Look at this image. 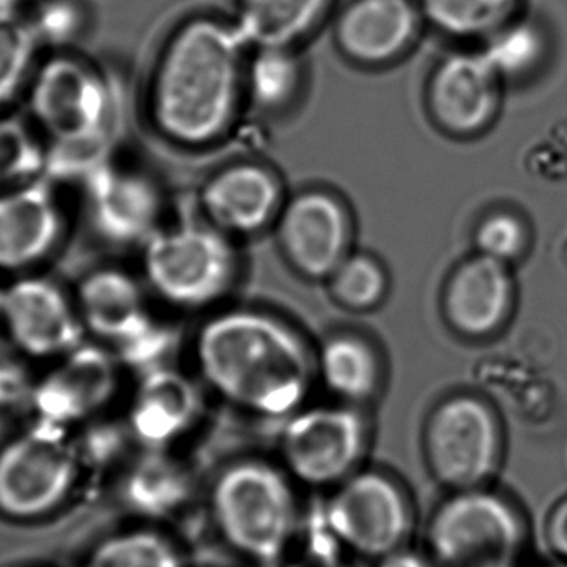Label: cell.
Wrapping results in <instances>:
<instances>
[{
    "mask_svg": "<svg viewBox=\"0 0 567 567\" xmlns=\"http://www.w3.org/2000/svg\"><path fill=\"white\" fill-rule=\"evenodd\" d=\"M248 52L234 19L181 22L158 49L145 87V111L158 137L190 151L221 141L245 97Z\"/></svg>",
    "mask_w": 567,
    "mask_h": 567,
    "instance_id": "obj_1",
    "label": "cell"
},
{
    "mask_svg": "<svg viewBox=\"0 0 567 567\" xmlns=\"http://www.w3.org/2000/svg\"><path fill=\"white\" fill-rule=\"evenodd\" d=\"M194 358L205 383L235 408L261 417L293 414L313 381L303 338L280 318L228 308L204 321Z\"/></svg>",
    "mask_w": 567,
    "mask_h": 567,
    "instance_id": "obj_2",
    "label": "cell"
},
{
    "mask_svg": "<svg viewBox=\"0 0 567 567\" xmlns=\"http://www.w3.org/2000/svg\"><path fill=\"white\" fill-rule=\"evenodd\" d=\"M29 121L48 142L44 181L81 188L117 161L124 95L114 75L74 51L39 61L24 92Z\"/></svg>",
    "mask_w": 567,
    "mask_h": 567,
    "instance_id": "obj_3",
    "label": "cell"
},
{
    "mask_svg": "<svg viewBox=\"0 0 567 567\" xmlns=\"http://www.w3.org/2000/svg\"><path fill=\"white\" fill-rule=\"evenodd\" d=\"M141 278L174 310H207L224 300L240 271L235 238L200 215L168 221L141 248Z\"/></svg>",
    "mask_w": 567,
    "mask_h": 567,
    "instance_id": "obj_4",
    "label": "cell"
},
{
    "mask_svg": "<svg viewBox=\"0 0 567 567\" xmlns=\"http://www.w3.org/2000/svg\"><path fill=\"white\" fill-rule=\"evenodd\" d=\"M210 506L228 546L265 566L287 549L300 527L290 481L267 461L225 467L212 486Z\"/></svg>",
    "mask_w": 567,
    "mask_h": 567,
    "instance_id": "obj_5",
    "label": "cell"
},
{
    "mask_svg": "<svg viewBox=\"0 0 567 567\" xmlns=\"http://www.w3.org/2000/svg\"><path fill=\"white\" fill-rule=\"evenodd\" d=\"M72 431L35 421L0 446V516L35 520L61 509L84 474Z\"/></svg>",
    "mask_w": 567,
    "mask_h": 567,
    "instance_id": "obj_6",
    "label": "cell"
},
{
    "mask_svg": "<svg viewBox=\"0 0 567 567\" xmlns=\"http://www.w3.org/2000/svg\"><path fill=\"white\" fill-rule=\"evenodd\" d=\"M526 526L499 494L457 491L433 514L427 544L440 567H516Z\"/></svg>",
    "mask_w": 567,
    "mask_h": 567,
    "instance_id": "obj_7",
    "label": "cell"
},
{
    "mask_svg": "<svg viewBox=\"0 0 567 567\" xmlns=\"http://www.w3.org/2000/svg\"><path fill=\"white\" fill-rule=\"evenodd\" d=\"M424 454L444 486L456 493L483 487L499 464V423L484 401L467 394L450 398L427 420Z\"/></svg>",
    "mask_w": 567,
    "mask_h": 567,
    "instance_id": "obj_8",
    "label": "cell"
},
{
    "mask_svg": "<svg viewBox=\"0 0 567 567\" xmlns=\"http://www.w3.org/2000/svg\"><path fill=\"white\" fill-rule=\"evenodd\" d=\"M81 194L92 231L109 247L141 250L167 224V195L145 168L114 161Z\"/></svg>",
    "mask_w": 567,
    "mask_h": 567,
    "instance_id": "obj_9",
    "label": "cell"
},
{
    "mask_svg": "<svg viewBox=\"0 0 567 567\" xmlns=\"http://www.w3.org/2000/svg\"><path fill=\"white\" fill-rule=\"evenodd\" d=\"M334 539L364 557L401 549L411 529V507L403 489L386 474L363 471L347 477L323 514Z\"/></svg>",
    "mask_w": 567,
    "mask_h": 567,
    "instance_id": "obj_10",
    "label": "cell"
},
{
    "mask_svg": "<svg viewBox=\"0 0 567 567\" xmlns=\"http://www.w3.org/2000/svg\"><path fill=\"white\" fill-rule=\"evenodd\" d=\"M0 331L25 358L49 361L64 357L87 338L74 295L35 271L2 285Z\"/></svg>",
    "mask_w": 567,
    "mask_h": 567,
    "instance_id": "obj_11",
    "label": "cell"
},
{
    "mask_svg": "<svg viewBox=\"0 0 567 567\" xmlns=\"http://www.w3.org/2000/svg\"><path fill=\"white\" fill-rule=\"evenodd\" d=\"M124 364L105 344L87 340L64 357L35 381L31 411L35 421L74 427L104 413L122 384Z\"/></svg>",
    "mask_w": 567,
    "mask_h": 567,
    "instance_id": "obj_12",
    "label": "cell"
},
{
    "mask_svg": "<svg viewBox=\"0 0 567 567\" xmlns=\"http://www.w3.org/2000/svg\"><path fill=\"white\" fill-rule=\"evenodd\" d=\"M367 444V423L351 406H315L293 414L281 434L288 473L324 487L351 476Z\"/></svg>",
    "mask_w": 567,
    "mask_h": 567,
    "instance_id": "obj_13",
    "label": "cell"
},
{
    "mask_svg": "<svg viewBox=\"0 0 567 567\" xmlns=\"http://www.w3.org/2000/svg\"><path fill=\"white\" fill-rule=\"evenodd\" d=\"M68 235L59 188L48 181L0 190V275L34 274Z\"/></svg>",
    "mask_w": 567,
    "mask_h": 567,
    "instance_id": "obj_14",
    "label": "cell"
},
{
    "mask_svg": "<svg viewBox=\"0 0 567 567\" xmlns=\"http://www.w3.org/2000/svg\"><path fill=\"white\" fill-rule=\"evenodd\" d=\"M72 295L87 337L91 334L117 357L158 323L144 280L117 265L87 271Z\"/></svg>",
    "mask_w": 567,
    "mask_h": 567,
    "instance_id": "obj_15",
    "label": "cell"
},
{
    "mask_svg": "<svg viewBox=\"0 0 567 567\" xmlns=\"http://www.w3.org/2000/svg\"><path fill=\"white\" fill-rule=\"evenodd\" d=\"M277 224L285 255L305 277L330 278L350 255V214L330 192L295 195L285 202Z\"/></svg>",
    "mask_w": 567,
    "mask_h": 567,
    "instance_id": "obj_16",
    "label": "cell"
},
{
    "mask_svg": "<svg viewBox=\"0 0 567 567\" xmlns=\"http://www.w3.org/2000/svg\"><path fill=\"white\" fill-rule=\"evenodd\" d=\"M284 205L277 175L255 162L225 165L197 195V214L231 238L260 234L278 220Z\"/></svg>",
    "mask_w": 567,
    "mask_h": 567,
    "instance_id": "obj_17",
    "label": "cell"
},
{
    "mask_svg": "<svg viewBox=\"0 0 567 567\" xmlns=\"http://www.w3.org/2000/svg\"><path fill=\"white\" fill-rule=\"evenodd\" d=\"M501 85L481 51L454 52L434 69L427 87L431 115L443 131L460 137L476 135L493 124L501 104Z\"/></svg>",
    "mask_w": 567,
    "mask_h": 567,
    "instance_id": "obj_18",
    "label": "cell"
},
{
    "mask_svg": "<svg viewBox=\"0 0 567 567\" xmlns=\"http://www.w3.org/2000/svg\"><path fill=\"white\" fill-rule=\"evenodd\" d=\"M204 411L198 384L175 368L145 371L132 394L128 434L142 450L172 451L194 431Z\"/></svg>",
    "mask_w": 567,
    "mask_h": 567,
    "instance_id": "obj_19",
    "label": "cell"
},
{
    "mask_svg": "<svg viewBox=\"0 0 567 567\" xmlns=\"http://www.w3.org/2000/svg\"><path fill=\"white\" fill-rule=\"evenodd\" d=\"M514 280L509 265L476 254L460 265L444 290V315L467 338L496 333L509 317Z\"/></svg>",
    "mask_w": 567,
    "mask_h": 567,
    "instance_id": "obj_20",
    "label": "cell"
},
{
    "mask_svg": "<svg viewBox=\"0 0 567 567\" xmlns=\"http://www.w3.org/2000/svg\"><path fill=\"white\" fill-rule=\"evenodd\" d=\"M421 21L413 0H351L338 18V45L358 64H388L413 45Z\"/></svg>",
    "mask_w": 567,
    "mask_h": 567,
    "instance_id": "obj_21",
    "label": "cell"
},
{
    "mask_svg": "<svg viewBox=\"0 0 567 567\" xmlns=\"http://www.w3.org/2000/svg\"><path fill=\"white\" fill-rule=\"evenodd\" d=\"M192 476L172 451L142 450L124 476L121 494L125 506L148 520L167 519L190 501Z\"/></svg>",
    "mask_w": 567,
    "mask_h": 567,
    "instance_id": "obj_22",
    "label": "cell"
},
{
    "mask_svg": "<svg viewBox=\"0 0 567 567\" xmlns=\"http://www.w3.org/2000/svg\"><path fill=\"white\" fill-rule=\"evenodd\" d=\"M331 0H238L235 25L248 48H290L323 19Z\"/></svg>",
    "mask_w": 567,
    "mask_h": 567,
    "instance_id": "obj_23",
    "label": "cell"
},
{
    "mask_svg": "<svg viewBox=\"0 0 567 567\" xmlns=\"http://www.w3.org/2000/svg\"><path fill=\"white\" fill-rule=\"evenodd\" d=\"M318 373L334 396L348 403H360L377 393L380 360L363 338L337 334L321 347Z\"/></svg>",
    "mask_w": 567,
    "mask_h": 567,
    "instance_id": "obj_24",
    "label": "cell"
},
{
    "mask_svg": "<svg viewBox=\"0 0 567 567\" xmlns=\"http://www.w3.org/2000/svg\"><path fill=\"white\" fill-rule=\"evenodd\" d=\"M523 0H417L423 21L454 39L489 38L519 14Z\"/></svg>",
    "mask_w": 567,
    "mask_h": 567,
    "instance_id": "obj_25",
    "label": "cell"
},
{
    "mask_svg": "<svg viewBox=\"0 0 567 567\" xmlns=\"http://www.w3.org/2000/svg\"><path fill=\"white\" fill-rule=\"evenodd\" d=\"M301 64L293 49H250L245 65V95L265 112H277L293 102L300 91Z\"/></svg>",
    "mask_w": 567,
    "mask_h": 567,
    "instance_id": "obj_26",
    "label": "cell"
},
{
    "mask_svg": "<svg viewBox=\"0 0 567 567\" xmlns=\"http://www.w3.org/2000/svg\"><path fill=\"white\" fill-rule=\"evenodd\" d=\"M82 567H185L172 537L155 527L122 530L99 543Z\"/></svg>",
    "mask_w": 567,
    "mask_h": 567,
    "instance_id": "obj_27",
    "label": "cell"
},
{
    "mask_svg": "<svg viewBox=\"0 0 567 567\" xmlns=\"http://www.w3.org/2000/svg\"><path fill=\"white\" fill-rule=\"evenodd\" d=\"M48 142L32 122L0 112V190L44 178Z\"/></svg>",
    "mask_w": 567,
    "mask_h": 567,
    "instance_id": "obj_28",
    "label": "cell"
},
{
    "mask_svg": "<svg viewBox=\"0 0 567 567\" xmlns=\"http://www.w3.org/2000/svg\"><path fill=\"white\" fill-rule=\"evenodd\" d=\"M481 54L501 81H517L540 64L546 54V39L536 24L516 18L484 39Z\"/></svg>",
    "mask_w": 567,
    "mask_h": 567,
    "instance_id": "obj_29",
    "label": "cell"
},
{
    "mask_svg": "<svg viewBox=\"0 0 567 567\" xmlns=\"http://www.w3.org/2000/svg\"><path fill=\"white\" fill-rule=\"evenodd\" d=\"M39 52L24 16H0V112L24 94L41 61Z\"/></svg>",
    "mask_w": 567,
    "mask_h": 567,
    "instance_id": "obj_30",
    "label": "cell"
},
{
    "mask_svg": "<svg viewBox=\"0 0 567 567\" xmlns=\"http://www.w3.org/2000/svg\"><path fill=\"white\" fill-rule=\"evenodd\" d=\"M24 19L41 51H72L87 31L89 18L78 0H32Z\"/></svg>",
    "mask_w": 567,
    "mask_h": 567,
    "instance_id": "obj_31",
    "label": "cell"
},
{
    "mask_svg": "<svg viewBox=\"0 0 567 567\" xmlns=\"http://www.w3.org/2000/svg\"><path fill=\"white\" fill-rule=\"evenodd\" d=\"M331 291L344 307L370 310L383 301L388 275L383 265L367 254H350L330 275Z\"/></svg>",
    "mask_w": 567,
    "mask_h": 567,
    "instance_id": "obj_32",
    "label": "cell"
},
{
    "mask_svg": "<svg viewBox=\"0 0 567 567\" xmlns=\"http://www.w3.org/2000/svg\"><path fill=\"white\" fill-rule=\"evenodd\" d=\"M477 254L511 265L527 248L526 224L513 212L497 210L484 217L474 231Z\"/></svg>",
    "mask_w": 567,
    "mask_h": 567,
    "instance_id": "obj_33",
    "label": "cell"
},
{
    "mask_svg": "<svg viewBox=\"0 0 567 567\" xmlns=\"http://www.w3.org/2000/svg\"><path fill=\"white\" fill-rule=\"evenodd\" d=\"M341 550L343 546L334 539L321 517L320 526L298 527L287 549L267 567H348Z\"/></svg>",
    "mask_w": 567,
    "mask_h": 567,
    "instance_id": "obj_34",
    "label": "cell"
},
{
    "mask_svg": "<svg viewBox=\"0 0 567 567\" xmlns=\"http://www.w3.org/2000/svg\"><path fill=\"white\" fill-rule=\"evenodd\" d=\"M35 381L24 364L12 360H0V411L19 408L31 410Z\"/></svg>",
    "mask_w": 567,
    "mask_h": 567,
    "instance_id": "obj_35",
    "label": "cell"
},
{
    "mask_svg": "<svg viewBox=\"0 0 567 567\" xmlns=\"http://www.w3.org/2000/svg\"><path fill=\"white\" fill-rule=\"evenodd\" d=\"M547 543L560 560L567 563V497L557 503L546 527Z\"/></svg>",
    "mask_w": 567,
    "mask_h": 567,
    "instance_id": "obj_36",
    "label": "cell"
},
{
    "mask_svg": "<svg viewBox=\"0 0 567 567\" xmlns=\"http://www.w3.org/2000/svg\"><path fill=\"white\" fill-rule=\"evenodd\" d=\"M378 567H433V564L420 554L398 549L388 554V556L381 557Z\"/></svg>",
    "mask_w": 567,
    "mask_h": 567,
    "instance_id": "obj_37",
    "label": "cell"
},
{
    "mask_svg": "<svg viewBox=\"0 0 567 567\" xmlns=\"http://www.w3.org/2000/svg\"><path fill=\"white\" fill-rule=\"evenodd\" d=\"M32 0H0V16L24 14Z\"/></svg>",
    "mask_w": 567,
    "mask_h": 567,
    "instance_id": "obj_38",
    "label": "cell"
},
{
    "mask_svg": "<svg viewBox=\"0 0 567 567\" xmlns=\"http://www.w3.org/2000/svg\"><path fill=\"white\" fill-rule=\"evenodd\" d=\"M544 567H567L566 560H559V563L549 564V566Z\"/></svg>",
    "mask_w": 567,
    "mask_h": 567,
    "instance_id": "obj_39",
    "label": "cell"
},
{
    "mask_svg": "<svg viewBox=\"0 0 567 567\" xmlns=\"http://www.w3.org/2000/svg\"><path fill=\"white\" fill-rule=\"evenodd\" d=\"M0 307H2V285H0Z\"/></svg>",
    "mask_w": 567,
    "mask_h": 567,
    "instance_id": "obj_40",
    "label": "cell"
}]
</instances>
